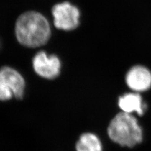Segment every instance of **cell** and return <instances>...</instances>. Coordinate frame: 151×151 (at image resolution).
<instances>
[{"instance_id":"cell-1","label":"cell","mask_w":151,"mask_h":151,"mask_svg":"<svg viewBox=\"0 0 151 151\" xmlns=\"http://www.w3.org/2000/svg\"><path fill=\"white\" fill-rule=\"evenodd\" d=\"M15 33L22 45L34 48L47 43L50 36V28L42 14L30 11L22 14L17 19Z\"/></svg>"},{"instance_id":"cell-2","label":"cell","mask_w":151,"mask_h":151,"mask_svg":"<svg viewBox=\"0 0 151 151\" xmlns=\"http://www.w3.org/2000/svg\"><path fill=\"white\" fill-rule=\"evenodd\" d=\"M108 134L114 142L132 147L142 140V130L133 115L122 112L116 115L108 127Z\"/></svg>"},{"instance_id":"cell-3","label":"cell","mask_w":151,"mask_h":151,"mask_svg":"<svg viewBox=\"0 0 151 151\" xmlns=\"http://www.w3.org/2000/svg\"><path fill=\"white\" fill-rule=\"evenodd\" d=\"M25 88V80L17 70L8 66L0 69V100L7 101L13 96L22 98Z\"/></svg>"},{"instance_id":"cell-4","label":"cell","mask_w":151,"mask_h":151,"mask_svg":"<svg viewBox=\"0 0 151 151\" xmlns=\"http://www.w3.org/2000/svg\"><path fill=\"white\" fill-rule=\"evenodd\" d=\"M54 25L60 30H72L79 23V9L69 2L57 4L52 8Z\"/></svg>"},{"instance_id":"cell-5","label":"cell","mask_w":151,"mask_h":151,"mask_svg":"<svg viewBox=\"0 0 151 151\" xmlns=\"http://www.w3.org/2000/svg\"><path fill=\"white\" fill-rule=\"evenodd\" d=\"M32 63L35 73L42 78L54 79L60 73V62L56 55H49L45 52H39L34 56Z\"/></svg>"},{"instance_id":"cell-6","label":"cell","mask_w":151,"mask_h":151,"mask_svg":"<svg viewBox=\"0 0 151 151\" xmlns=\"http://www.w3.org/2000/svg\"><path fill=\"white\" fill-rule=\"evenodd\" d=\"M126 83L135 92L148 90L151 87V73L144 66H134L127 73Z\"/></svg>"},{"instance_id":"cell-7","label":"cell","mask_w":151,"mask_h":151,"mask_svg":"<svg viewBox=\"0 0 151 151\" xmlns=\"http://www.w3.org/2000/svg\"><path fill=\"white\" fill-rule=\"evenodd\" d=\"M119 106L123 112L129 114L135 112L139 115H142L147 107L141 96L137 93H127L120 96Z\"/></svg>"},{"instance_id":"cell-8","label":"cell","mask_w":151,"mask_h":151,"mask_svg":"<svg viewBox=\"0 0 151 151\" xmlns=\"http://www.w3.org/2000/svg\"><path fill=\"white\" fill-rule=\"evenodd\" d=\"M76 149L77 151H103L100 140L92 133H85L80 136Z\"/></svg>"}]
</instances>
